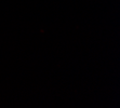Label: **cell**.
Listing matches in <instances>:
<instances>
[]
</instances>
